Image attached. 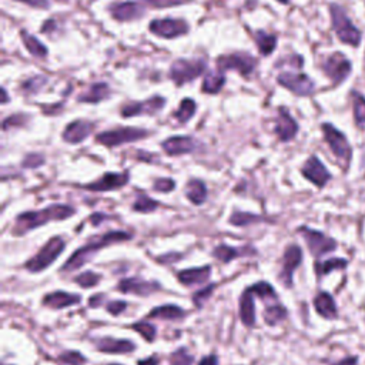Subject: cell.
I'll return each instance as SVG.
<instances>
[{
  "label": "cell",
  "mask_w": 365,
  "mask_h": 365,
  "mask_svg": "<svg viewBox=\"0 0 365 365\" xmlns=\"http://www.w3.org/2000/svg\"><path fill=\"white\" fill-rule=\"evenodd\" d=\"M59 359L68 365H83L86 362V357L77 351H66L60 354Z\"/></svg>",
  "instance_id": "cell-44"
},
{
  "label": "cell",
  "mask_w": 365,
  "mask_h": 365,
  "mask_svg": "<svg viewBox=\"0 0 365 365\" xmlns=\"http://www.w3.org/2000/svg\"><path fill=\"white\" fill-rule=\"evenodd\" d=\"M64 247L66 243L61 237H52L35 257L26 261L24 269L33 274L45 271L60 257V254L64 251Z\"/></svg>",
  "instance_id": "cell-3"
},
{
  "label": "cell",
  "mask_w": 365,
  "mask_h": 365,
  "mask_svg": "<svg viewBox=\"0 0 365 365\" xmlns=\"http://www.w3.org/2000/svg\"><path fill=\"white\" fill-rule=\"evenodd\" d=\"M47 83V79L45 76H35L29 80H26L22 84V89L24 93L27 94H33V93H38L42 90V87Z\"/></svg>",
  "instance_id": "cell-43"
},
{
  "label": "cell",
  "mask_w": 365,
  "mask_h": 365,
  "mask_svg": "<svg viewBox=\"0 0 365 365\" xmlns=\"http://www.w3.org/2000/svg\"><path fill=\"white\" fill-rule=\"evenodd\" d=\"M110 96V87L106 83H96L79 97L82 103H98Z\"/></svg>",
  "instance_id": "cell-28"
},
{
  "label": "cell",
  "mask_w": 365,
  "mask_h": 365,
  "mask_svg": "<svg viewBox=\"0 0 365 365\" xmlns=\"http://www.w3.org/2000/svg\"><path fill=\"white\" fill-rule=\"evenodd\" d=\"M100 280H102L100 274L93 273V271H84L75 278V283H77L83 288H93L98 284V281Z\"/></svg>",
  "instance_id": "cell-41"
},
{
  "label": "cell",
  "mask_w": 365,
  "mask_h": 365,
  "mask_svg": "<svg viewBox=\"0 0 365 365\" xmlns=\"http://www.w3.org/2000/svg\"><path fill=\"white\" fill-rule=\"evenodd\" d=\"M137 365H158V358L156 355H153V357H149L146 359H140L137 362Z\"/></svg>",
  "instance_id": "cell-55"
},
{
  "label": "cell",
  "mask_w": 365,
  "mask_h": 365,
  "mask_svg": "<svg viewBox=\"0 0 365 365\" xmlns=\"http://www.w3.org/2000/svg\"><path fill=\"white\" fill-rule=\"evenodd\" d=\"M76 210L70 206L66 204H52L43 210L39 211H27L22 213L16 217L15 227L12 230L13 236H24L29 231L39 228L50 221H61L68 220L72 216H75Z\"/></svg>",
  "instance_id": "cell-2"
},
{
  "label": "cell",
  "mask_w": 365,
  "mask_h": 365,
  "mask_svg": "<svg viewBox=\"0 0 365 365\" xmlns=\"http://www.w3.org/2000/svg\"><path fill=\"white\" fill-rule=\"evenodd\" d=\"M287 314H288L287 308L277 301V303H274V304H270V306L265 307L262 317H264L265 324L274 327V325L280 324L281 321H284L285 317H287Z\"/></svg>",
  "instance_id": "cell-31"
},
{
  "label": "cell",
  "mask_w": 365,
  "mask_h": 365,
  "mask_svg": "<svg viewBox=\"0 0 365 365\" xmlns=\"http://www.w3.org/2000/svg\"><path fill=\"white\" fill-rule=\"evenodd\" d=\"M43 161H45V157L40 154H29L23 160L22 165L24 169H35V167H40Z\"/></svg>",
  "instance_id": "cell-47"
},
{
  "label": "cell",
  "mask_w": 365,
  "mask_h": 365,
  "mask_svg": "<svg viewBox=\"0 0 365 365\" xmlns=\"http://www.w3.org/2000/svg\"><path fill=\"white\" fill-rule=\"evenodd\" d=\"M357 364H358L357 357H347V358H344V359H341V361H338L333 365H357Z\"/></svg>",
  "instance_id": "cell-54"
},
{
  "label": "cell",
  "mask_w": 365,
  "mask_h": 365,
  "mask_svg": "<svg viewBox=\"0 0 365 365\" xmlns=\"http://www.w3.org/2000/svg\"><path fill=\"white\" fill-rule=\"evenodd\" d=\"M322 70L334 86H338L350 76L352 64L343 53L336 52L322 63Z\"/></svg>",
  "instance_id": "cell-9"
},
{
  "label": "cell",
  "mask_w": 365,
  "mask_h": 365,
  "mask_svg": "<svg viewBox=\"0 0 365 365\" xmlns=\"http://www.w3.org/2000/svg\"><path fill=\"white\" fill-rule=\"evenodd\" d=\"M206 70V61L198 60H177L170 68V79L177 84L183 86L200 77Z\"/></svg>",
  "instance_id": "cell-7"
},
{
  "label": "cell",
  "mask_w": 365,
  "mask_h": 365,
  "mask_svg": "<svg viewBox=\"0 0 365 365\" xmlns=\"http://www.w3.org/2000/svg\"><path fill=\"white\" fill-rule=\"evenodd\" d=\"M27 116L24 114H15V116H10L8 117L5 121H3V130H9L10 127H17V126H23L24 121H26Z\"/></svg>",
  "instance_id": "cell-49"
},
{
  "label": "cell",
  "mask_w": 365,
  "mask_h": 365,
  "mask_svg": "<svg viewBox=\"0 0 365 365\" xmlns=\"http://www.w3.org/2000/svg\"><path fill=\"white\" fill-rule=\"evenodd\" d=\"M277 82L288 89L290 91H292L297 96H311L314 93V82L304 73H281L277 77Z\"/></svg>",
  "instance_id": "cell-13"
},
{
  "label": "cell",
  "mask_w": 365,
  "mask_h": 365,
  "mask_svg": "<svg viewBox=\"0 0 365 365\" xmlns=\"http://www.w3.org/2000/svg\"><path fill=\"white\" fill-rule=\"evenodd\" d=\"M128 183L127 173H107L103 177L86 186V190L90 191H112L124 187Z\"/></svg>",
  "instance_id": "cell-17"
},
{
  "label": "cell",
  "mask_w": 365,
  "mask_h": 365,
  "mask_svg": "<svg viewBox=\"0 0 365 365\" xmlns=\"http://www.w3.org/2000/svg\"><path fill=\"white\" fill-rule=\"evenodd\" d=\"M174 187H176V183L172 179H158L154 181V186H153V188L160 193L173 191Z\"/></svg>",
  "instance_id": "cell-48"
},
{
  "label": "cell",
  "mask_w": 365,
  "mask_h": 365,
  "mask_svg": "<svg viewBox=\"0 0 365 365\" xmlns=\"http://www.w3.org/2000/svg\"><path fill=\"white\" fill-rule=\"evenodd\" d=\"M297 131H298V124L291 117V114L284 107H281L278 110V117L276 121V135L281 142H290L295 137Z\"/></svg>",
  "instance_id": "cell-20"
},
{
  "label": "cell",
  "mask_w": 365,
  "mask_h": 365,
  "mask_svg": "<svg viewBox=\"0 0 365 365\" xmlns=\"http://www.w3.org/2000/svg\"><path fill=\"white\" fill-rule=\"evenodd\" d=\"M158 207V203L147 195H139L137 200L133 204V210L139 213H151Z\"/></svg>",
  "instance_id": "cell-40"
},
{
  "label": "cell",
  "mask_w": 365,
  "mask_h": 365,
  "mask_svg": "<svg viewBox=\"0 0 365 365\" xmlns=\"http://www.w3.org/2000/svg\"><path fill=\"white\" fill-rule=\"evenodd\" d=\"M254 291L247 287L240 298V318L246 327H254L255 324V304H254Z\"/></svg>",
  "instance_id": "cell-25"
},
{
  "label": "cell",
  "mask_w": 365,
  "mask_h": 365,
  "mask_svg": "<svg viewBox=\"0 0 365 365\" xmlns=\"http://www.w3.org/2000/svg\"><path fill=\"white\" fill-rule=\"evenodd\" d=\"M2 94H3V98H2V103H3V105H6V103L9 102V97H8V91H6V89H2Z\"/></svg>",
  "instance_id": "cell-57"
},
{
  "label": "cell",
  "mask_w": 365,
  "mask_h": 365,
  "mask_svg": "<svg viewBox=\"0 0 365 365\" xmlns=\"http://www.w3.org/2000/svg\"><path fill=\"white\" fill-rule=\"evenodd\" d=\"M100 220H105V216H103V214H94V216H91V223H93L94 225H97L98 221H100Z\"/></svg>",
  "instance_id": "cell-56"
},
{
  "label": "cell",
  "mask_w": 365,
  "mask_h": 365,
  "mask_svg": "<svg viewBox=\"0 0 365 365\" xmlns=\"http://www.w3.org/2000/svg\"><path fill=\"white\" fill-rule=\"evenodd\" d=\"M198 365H218V358L216 355L204 357L200 362H198Z\"/></svg>",
  "instance_id": "cell-53"
},
{
  "label": "cell",
  "mask_w": 365,
  "mask_h": 365,
  "mask_svg": "<svg viewBox=\"0 0 365 365\" xmlns=\"http://www.w3.org/2000/svg\"><path fill=\"white\" fill-rule=\"evenodd\" d=\"M210 274H211V267L210 265H204V267L181 270L177 273V278L186 287H193V285L206 284L210 278Z\"/></svg>",
  "instance_id": "cell-24"
},
{
  "label": "cell",
  "mask_w": 365,
  "mask_h": 365,
  "mask_svg": "<svg viewBox=\"0 0 365 365\" xmlns=\"http://www.w3.org/2000/svg\"><path fill=\"white\" fill-rule=\"evenodd\" d=\"M161 288V285L156 281H146L139 277L133 278H123L117 284V290L123 294H136L140 297H149L154 292H157Z\"/></svg>",
  "instance_id": "cell-15"
},
{
  "label": "cell",
  "mask_w": 365,
  "mask_h": 365,
  "mask_svg": "<svg viewBox=\"0 0 365 365\" xmlns=\"http://www.w3.org/2000/svg\"><path fill=\"white\" fill-rule=\"evenodd\" d=\"M331 22L337 33L338 39L350 46H359L361 43V31L352 24L350 17L347 16L345 10L340 5H331L329 6Z\"/></svg>",
  "instance_id": "cell-5"
},
{
  "label": "cell",
  "mask_w": 365,
  "mask_h": 365,
  "mask_svg": "<svg viewBox=\"0 0 365 365\" xmlns=\"http://www.w3.org/2000/svg\"><path fill=\"white\" fill-rule=\"evenodd\" d=\"M214 287H216V284H210V285L204 287L203 290L197 291V292L193 295V303L197 306V308H202V307H203L204 301L211 295Z\"/></svg>",
  "instance_id": "cell-45"
},
{
  "label": "cell",
  "mask_w": 365,
  "mask_h": 365,
  "mask_svg": "<svg viewBox=\"0 0 365 365\" xmlns=\"http://www.w3.org/2000/svg\"><path fill=\"white\" fill-rule=\"evenodd\" d=\"M109 365H121V364H109Z\"/></svg>",
  "instance_id": "cell-60"
},
{
  "label": "cell",
  "mask_w": 365,
  "mask_h": 365,
  "mask_svg": "<svg viewBox=\"0 0 365 365\" xmlns=\"http://www.w3.org/2000/svg\"><path fill=\"white\" fill-rule=\"evenodd\" d=\"M348 261L345 258H329L325 261H317L314 269L317 273V277H324L328 276L331 271H336V270H344L347 269Z\"/></svg>",
  "instance_id": "cell-30"
},
{
  "label": "cell",
  "mask_w": 365,
  "mask_h": 365,
  "mask_svg": "<svg viewBox=\"0 0 365 365\" xmlns=\"http://www.w3.org/2000/svg\"><path fill=\"white\" fill-rule=\"evenodd\" d=\"M130 239H131V234L126 233V231H109V233H106V234L93 237L83 247L77 248L72 254V257L63 264L61 271L63 273L76 271V270L82 269L84 264H87L102 248L110 247V246L117 244V243L128 241Z\"/></svg>",
  "instance_id": "cell-1"
},
{
  "label": "cell",
  "mask_w": 365,
  "mask_h": 365,
  "mask_svg": "<svg viewBox=\"0 0 365 365\" xmlns=\"http://www.w3.org/2000/svg\"><path fill=\"white\" fill-rule=\"evenodd\" d=\"M165 100L164 97L161 96H154L149 100L144 102H135V103H128L126 106H123L121 109V114L124 117H133V116H143V114H149V116H154L158 112H161V109L164 107Z\"/></svg>",
  "instance_id": "cell-14"
},
{
  "label": "cell",
  "mask_w": 365,
  "mask_h": 365,
  "mask_svg": "<svg viewBox=\"0 0 365 365\" xmlns=\"http://www.w3.org/2000/svg\"><path fill=\"white\" fill-rule=\"evenodd\" d=\"M110 13L113 15L114 19L120 22H130V20H136L144 16L146 9L140 3L136 2H126V3H116L110 6Z\"/></svg>",
  "instance_id": "cell-21"
},
{
  "label": "cell",
  "mask_w": 365,
  "mask_h": 365,
  "mask_svg": "<svg viewBox=\"0 0 365 365\" xmlns=\"http://www.w3.org/2000/svg\"><path fill=\"white\" fill-rule=\"evenodd\" d=\"M314 308L317 314L325 320H336L338 317V308L334 301V297L327 291L317 294L314 298Z\"/></svg>",
  "instance_id": "cell-22"
},
{
  "label": "cell",
  "mask_w": 365,
  "mask_h": 365,
  "mask_svg": "<svg viewBox=\"0 0 365 365\" xmlns=\"http://www.w3.org/2000/svg\"><path fill=\"white\" fill-rule=\"evenodd\" d=\"M298 233L303 236V239L306 240L310 253L315 257L320 258L331 251H334L338 244L334 239H331L328 236H325L321 231L313 230L310 227H300L298 228Z\"/></svg>",
  "instance_id": "cell-8"
},
{
  "label": "cell",
  "mask_w": 365,
  "mask_h": 365,
  "mask_svg": "<svg viewBox=\"0 0 365 365\" xmlns=\"http://www.w3.org/2000/svg\"><path fill=\"white\" fill-rule=\"evenodd\" d=\"M278 2H280V3H284V5H287V3L290 2V0H278Z\"/></svg>",
  "instance_id": "cell-58"
},
{
  "label": "cell",
  "mask_w": 365,
  "mask_h": 365,
  "mask_svg": "<svg viewBox=\"0 0 365 365\" xmlns=\"http://www.w3.org/2000/svg\"><path fill=\"white\" fill-rule=\"evenodd\" d=\"M194 140L187 136H176L165 140L161 147L169 156H180L194 150Z\"/></svg>",
  "instance_id": "cell-26"
},
{
  "label": "cell",
  "mask_w": 365,
  "mask_h": 365,
  "mask_svg": "<svg viewBox=\"0 0 365 365\" xmlns=\"http://www.w3.org/2000/svg\"><path fill=\"white\" fill-rule=\"evenodd\" d=\"M146 2L153 8H173L186 3H191L193 0H146Z\"/></svg>",
  "instance_id": "cell-46"
},
{
  "label": "cell",
  "mask_w": 365,
  "mask_h": 365,
  "mask_svg": "<svg viewBox=\"0 0 365 365\" xmlns=\"http://www.w3.org/2000/svg\"><path fill=\"white\" fill-rule=\"evenodd\" d=\"M187 315V313L180 308L179 306H161L153 308L147 315L146 320L151 318H158V320H165V321H180Z\"/></svg>",
  "instance_id": "cell-27"
},
{
  "label": "cell",
  "mask_w": 365,
  "mask_h": 365,
  "mask_svg": "<svg viewBox=\"0 0 365 365\" xmlns=\"http://www.w3.org/2000/svg\"><path fill=\"white\" fill-rule=\"evenodd\" d=\"M303 176L315 184L318 188H322L329 180H331V173L325 169V165L321 163V160L315 156H311L301 170Z\"/></svg>",
  "instance_id": "cell-16"
},
{
  "label": "cell",
  "mask_w": 365,
  "mask_h": 365,
  "mask_svg": "<svg viewBox=\"0 0 365 365\" xmlns=\"http://www.w3.org/2000/svg\"><path fill=\"white\" fill-rule=\"evenodd\" d=\"M17 2L26 3L31 8H38V9H49V2L47 0H17Z\"/></svg>",
  "instance_id": "cell-51"
},
{
  "label": "cell",
  "mask_w": 365,
  "mask_h": 365,
  "mask_svg": "<svg viewBox=\"0 0 365 365\" xmlns=\"http://www.w3.org/2000/svg\"><path fill=\"white\" fill-rule=\"evenodd\" d=\"M352 107H354V119L357 126L365 127V97L359 93H352Z\"/></svg>",
  "instance_id": "cell-36"
},
{
  "label": "cell",
  "mask_w": 365,
  "mask_h": 365,
  "mask_svg": "<svg viewBox=\"0 0 365 365\" xmlns=\"http://www.w3.org/2000/svg\"><path fill=\"white\" fill-rule=\"evenodd\" d=\"M260 221H262V218L260 216H255L251 213H244V211H236L230 217V224L237 225V227H247L250 224H255Z\"/></svg>",
  "instance_id": "cell-37"
},
{
  "label": "cell",
  "mask_w": 365,
  "mask_h": 365,
  "mask_svg": "<svg viewBox=\"0 0 365 365\" xmlns=\"http://www.w3.org/2000/svg\"><path fill=\"white\" fill-rule=\"evenodd\" d=\"M225 83V77L223 72H209L203 82V91L209 94H216L221 90Z\"/></svg>",
  "instance_id": "cell-34"
},
{
  "label": "cell",
  "mask_w": 365,
  "mask_h": 365,
  "mask_svg": "<svg viewBox=\"0 0 365 365\" xmlns=\"http://www.w3.org/2000/svg\"><path fill=\"white\" fill-rule=\"evenodd\" d=\"M93 130V124L90 121L84 120H76L70 123L63 131V140L70 144H77L86 140Z\"/></svg>",
  "instance_id": "cell-19"
},
{
  "label": "cell",
  "mask_w": 365,
  "mask_h": 365,
  "mask_svg": "<svg viewBox=\"0 0 365 365\" xmlns=\"http://www.w3.org/2000/svg\"><path fill=\"white\" fill-rule=\"evenodd\" d=\"M244 254L246 253H243V250L230 247V246H225V244H221V246H218L213 250V257L217 258L218 261H221L223 264H228V262L233 261L234 258L241 257Z\"/></svg>",
  "instance_id": "cell-35"
},
{
  "label": "cell",
  "mask_w": 365,
  "mask_h": 365,
  "mask_svg": "<svg viewBox=\"0 0 365 365\" xmlns=\"http://www.w3.org/2000/svg\"><path fill=\"white\" fill-rule=\"evenodd\" d=\"M96 348L105 354H130L136 350V345L130 340H116L112 337H105L96 343Z\"/></svg>",
  "instance_id": "cell-23"
},
{
  "label": "cell",
  "mask_w": 365,
  "mask_h": 365,
  "mask_svg": "<svg viewBox=\"0 0 365 365\" xmlns=\"http://www.w3.org/2000/svg\"><path fill=\"white\" fill-rule=\"evenodd\" d=\"M147 136H149L147 130L135 128V127H123V128H116V130H109V131L100 133V135L96 136V142L105 144L107 147H116V146H121L124 143L146 139Z\"/></svg>",
  "instance_id": "cell-6"
},
{
  "label": "cell",
  "mask_w": 365,
  "mask_h": 365,
  "mask_svg": "<svg viewBox=\"0 0 365 365\" xmlns=\"http://www.w3.org/2000/svg\"><path fill=\"white\" fill-rule=\"evenodd\" d=\"M195 113V103L191 100V98H184V100L180 103L177 112L174 113V117L180 123H187Z\"/></svg>",
  "instance_id": "cell-38"
},
{
  "label": "cell",
  "mask_w": 365,
  "mask_h": 365,
  "mask_svg": "<svg viewBox=\"0 0 365 365\" xmlns=\"http://www.w3.org/2000/svg\"><path fill=\"white\" fill-rule=\"evenodd\" d=\"M127 308V303L126 301H110V303H107V306H106V310L112 314V315H120L124 310Z\"/></svg>",
  "instance_id": "cell-50"
},
{
  "label": "cell",
  "mask_w": 365,
  "mask_h": 365,
  "mask_svg": "<svg viewBox=\"0 0 365 365\" xmlns=\"http://www.w3.org/2000/svg\"><path fill=\"white\" fill-rule=\"evenodd\" d=\"M20 35H22L24 47L27 49V52L31 56H35V57H46L47 56V47L43 43H40L35 36L29 35L26 30H22Z\"/></svg>",
  "instance_id": "cell-32"
},
{
  "label": "cell",
  "mask_w": 365,
  "mask_h": 365,
  "mask_svg": "<svg viewBox=\"0 0 365 365\" xmlns=\"http://www.w3.org/2000/svg\"><path fill=\"white\" fill-rule=\"evenodd\" d=\"M43 306L52 310H63L82 303V297L79 294H70L64 291H54L46 294L43 298Z\"/></svg>",
  "instance_id": "cell-18"
},
{
  "label": "cell",
  "mask_w": 365,
  "mask_h": 365,
  "mask_svg": "<svg viewBox=\"0 0 365 365\" xmlns=\"http://www.w3.org/2000/svg\"><path fill=\"white\" fill-rule=\"evenodd\" d=\"M186 197L193 204L202 206L207 198L206 184L202 180H190L186 187Z\"/></svg>",
  "instance_id": "cell-29"
},
{
  "label": "cell",
  "mask_w": 365,
  "mask_h": 365,
  "mask_svg": "<svg viewBox=\"0 0 365 365\" xmlns=\"http://www.w3.org/2000/svg\"><path fill=\"white\" fill-rule=\"evenodd\" d=\"M255 43L261 54L269 56L274 52L277 46V38L274 35H269V33H265L262 30H258L255 33Z\"/></svg>",
  "instance_id": "cell-33"
},
{
  "label": "cell",
  "mask_w": 365,
  "mask_h": 365,
  "mask_svg": "<svg viewBox=\"0 0 365 365\" xmlns=\"http://www.w3.org/2000/svg\"><path fill=\"white\" fill-rule=\"evenodd\" d=\"M321 128H322V135H324V139H325L328 147L338 158L343 170L347 172L350 169V163L352 158V149L350 146V142L347 140L345 135H343V133L333 124L324 123L321 126Z\"/></svg>",
  "instance_id": "cell-4"
},
{
  "label": "cell",
  "mask_w": 365,
  "mask_h": 365,
  "mask_svg": "<svg viewBox=\"0 0 365 365\" xmlns=\"http://www.w3.org/2000/svg\"><path fill=\"white\" fill-rule=\"evenodd\" d=\"M255 59L248 53H233L221 56L217 60V64L221 72L224 70H237L243 76H248L255 68Z\"/></svg>",
  "instance_id": "cell-11"
},
{
  "label": "cell",
  "mask_w": 365,
  "mask_h": 365,
  "mask_svg": "<svg viewBox=\"0 0 365 365\" xmlns=\"http://www.w3.org/2000/svg\"><path fill=\"white\" fill-rule=\"evenodd\" d=\"M193 364H194V357L184 347L176 350L170 355V365H193Z\"/></svg>",
  "instance_id": "cell-42"
},
{
  "label": "cell",
  "mask_w": 365,
  "mask_h": 365,
  "mask_svg": "<svg viewBox=\"0 0 365 365\" xmlns=\"http://www.w3.org/2000/svg\"><path fill=\"white\" fill-rule=\"evenodd\" d=\"M303 262V250L300 246L291 244L285 248L284 255H283V265H281V271H280V281L283 283L284 287L291 288L294 284V271L300 267Z\"/></svg>",
  "instance_id": "cell-10"
},
{
  "label": "cell",
  "mask_w": 365,
  "mask_h": 365,
  "mask_svg": "<svg viewBox=\"0 0 365 365\" xmlns=\"http://www.w3.org/2000/svg\"><path fill=\"white\" fill-rule=\"evenodd\" d=\"M131 328L137 331V333L147 341V343H153L156 340V336H157V329L153 324L147 322V321H140V322H136L133 324Z\"/></svg>",
  "instance_id": "cell-39"
},
{
  "label": "cell",
  "mask_w": 365,
  "mask_h": 365,
  "mask_svg": "<svg viewBox=\"0 0 365 365\" xmlns=\"http://www.w3.org/2000/svg\"><path fill=\"white\" fill-rule=\"evenodd\" d=\"M103 300H105V295H103V294H96V295H93V297L90 298V300H89V306H90L91 308H98V307L102 306Z\"/></svg>",
  "instance_id": "cell-52"
},
{
  "label": "cell",
  "mask_w": 365,
  "mask_h": 365,
  "mask_svg": "<svg viewBox=\"0 0 365 365\" xmlns=\"http://www.w3.org/2000/svg\"><path fill=\"white\" fill-rule=\"evenodd\" d=\"M57 2H61V3H66V2H68V0H57Z\"/></svg>",
  "instance_id": "cell-59"
},
{
  "label": "cell",
  "mask_w": 365,
  "mask_h": 365,
  "mask_svg": "<svg viewBox=\"0 0 365 365\" xmlns=\"http://www.w3.org/2000/svg\"><path fill=\"white\" fill-rule=\"evenodd\" d=\"M150 31L163 39H176L186 35L188 24L181 19H156L150 23Z\"/></svg>",
  "instance_id": "cell-12"
}]
</instances>
